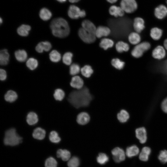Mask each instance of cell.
I'll list each match as a JSON object with an SVG mask.
<instances>
[{
  "label": "cell",
  "instance_id": "obj_54",
  "mask_svg": "<svg viewBox=\"0 0 167 167\" xmlns=\"http://www.w3.org/2000/svg\"></svg>",
  "mask_w": 167,
  "mask_h": 167
},
{
  "label": "cell",
  "instance_id": "obj_16",
  "mask_svg": "<svg viewBox=\"0 0 167 167\" xmlns=\"http://www.w3.org/2000/svg\"><path fill=\"white\" fill-rule=\"evenodd\" d=\"M90 120L89 115L86 112H82L79 113L77 117V122L81 125H85L87 124Z\"/></svg>",
  "mask_w": 167,
  "mask_h": 167
},
{
  "label": "cell",
  "instance_id": "obj_9",
  "mask_svg": "<svg viewBox=\"0 0 167 167\" xmlns=\"http://www.w3.org/2000/svg\"><path fill=\"white\" fill-rule=\"evenodd\" d=\"M136 137L141 143H145L147 139V132L144 127L136 129L135 131Z\"/></svg>",
  "mask_w": 167,
  "mask_h": 167
},
{
  "label": "cell",
  "instance_id": "obj_36",
  "mask_svg": "<svg viewBox=\"0 0 167 167\" xmlns=\"http://www.w3.org/2000/svg\"><path fill=\"white\" fill-rule=\"evenodd\" d=\"M26 65L27 67L31 70L36 69L38 65L37 60L33 58H30L26 62Z\"/></svg>",
  "mask_w": 167,
  "mask_h": 167
},
{
  "label": "cell",
  "instance_id": "obj_38",
  "mask_svg": "<svg viewBox=\"0 0 167 167\" xmlns=\"http://www.w3.org/2000/svg\"><path fill=\"white\" fill-rule=\"evenodd\" d=\"M49 138L50 141L54 143H58L61 140L58 133L55 131H52L50 132Z\"/></svg>",
  "mask_w": 167,
  "mask_h": 167
},
{
  "label": "cell",
  "instance_id": "obj_7",
  "mask_svg": "<svg viewBox=\"0 0 167 167\" xmlns=\"http://www.w3.org/2000/svg\"><path fill=\"white\" fill-rule=\"evenodd\" d=\"M112 154L113 155V159L116 162H120L125 160V152L122 149L119 147L114 148L112 151Z\"/></svg>",
  "mask_w": 167,
  "mask_h": 167
},
{
  "label": "cell",
  "instance_id": "obj_6",
  "mask_svg": "<svg viewBox=\"0 0 167 167\" xmlns=\"http://www.w3.org/2000/svg\"><path fill=\"white\" fill-rule=\"evenodd\" d=\"M78 35L80 39L87 43H92L96 39V37L95 34L89 32L82 28L79 29Z\"/></svg>",
  "mask_w": 167,
  "mask_h": 167
},
{
  "label": "cell",
  "instance_id": "obj_46",
  "mask_svg": "<svg viewBox=\"0 0 167 167\" xmlns=\"http://www.w3.org/2000/svg\"><path fill=\"white\" fill-rule=\"evenodd\" d=\"M161 108L165 113H167V97L162 102L161 104Z\"/></svg>",
  "mask_w": 167,
  "mask_h": 167
},
{
  "label": "cell",
  "instance_id": "obj_28",
  "mask_svg": "<svg viewBox=\"0 0 167 167\" xmlns=\"http://www.w3.org/2000/svg\"><path fill=\"white\" fill-rule=\"evenodd\" d=\"M38 121L37 114L34 112H30L27 115L26 121L29 125H32L36 124Z\"/></svg>",
  "mask_w": 167,
  "mask_h": 167
},
{
  "label": "cell",
  "instance_id": "obj_49",
  "mask_svg": "<svg viewBox=\"0 0 167 167\" xmlns=\"http://www.w3.org/2000/svg\"><path fill=\"white\" fill-rule=\"evenodd\" d=\"M164 47L167 50V38L165 39L164 42Z\"/></svg>",
  "mask_w": 167,
  "mask_h": 167
},
{
  "label": "cell",
  "instance_id": "obj_52",
  "mask_svg": "<svg viewBox=\"0 0 167 167\" xmlns=\"http://www.w3.org/2000/svg\"><path fill=\"white\" fill-rule=\"evenodd\" d=\"M58 2L61 3H63L65 2L66 0H56Z\"/></svg>",
  "mask_w": 167,
  "mask_h": 167
},
{
  "label": "cell",
  "instance_id": "obj_31",
  "mask_svg": "<svg viewBox=\"0 0 167 167\" xmlns=\"http://www.w3.org/2000/svg\"><path fill=\"white\" fill-rule=\"evenodd\" d=\"M113 41L112 40L108 38H105L101 40L99 45L104 49L107 50L113 47Z\"/></svg>",
  "mask_w": 167,
  "mask_h": 167
},
{
  "label": "cell",
  "instance_id": "obj_27",
  "mask_svg": "<svg viewBox=\"0 0 167 167\" xmlns=\"http://www.w3.org/2000/svg\"><path fill=\"white\" fill-rule=\"evenodd\" d=\"M15 55L16 60L21 62H24L27 58L26 52L23 49H19L16 51L15 52Z\"/></svg>",
  "mask_w": 167,
  "mask_h": 167
},
{
  "label": "cell",
  "instance_id": "obj_12",
  "mask_svg": "<svg viewBox=\"0 0 167 167\" xmlns=\"http://www.w3.org/2000/svg\"><path fill=\"white\" fill-rule=\"evenodd\" d=\"M84 84V81L80 77L75 75L72 78L70 84L72 87L79 89L83 88Z\"/></svg>",
  "mask_w": 167,
  "mask_h": 167
},
{
  "label": "cell",
  "instance_id": "obj_11",
  "mask_svg": "<svg viewBox=\"0 0 167 167\" xmlns=\"http://www.w3.org/2000/svg\"><path fill=\"white\" fill-rule=\"evenodd\" d=\"M154 15L159 19L164 18L167 15V8L162 5L159 6L155 10Z\"/></svg>",
  "mask_w": 167,
  "mask_h": 167
},
{
  "label": "cell",
  "instance_id": "obj_34",
  "mask_svg": "<svg viewBox=\"0 0 167 167\" xmlns=\"http://www.w3.org/2000/svg\"><path fill=\"white\" fill-rule=\"evenodd\" d=\"M80 71L82 75L86 78L89 77L93 73V70L89 65L84 66L81 69Z\"/></svg>",
  "mask_w": 167,
  "mask_h": 167
},
{
  "label": "cell",
  "instance_id": "obj_32",
  "mask_svg": "<svg viewBox=\"0 0 167 167\" xmlns=\"http://www.w3.org/2000/svg\"><path fill=\"white\" fill-rule=\"evenodd\" d=\"M117 118L120 122L124 123L126 122L129 119V115L126 110L122 109L117 114Z\"/></svg>",
  "mask_w": 167,
  "mask_h": 167
},
{
  "label": "cell",
  "instance_id": "obj_45",
  "mask_svg": "<svg viewBox=\"0 0 167 167\" xmlns=\"http://www.w3.org/2000/svg\"><path fill=\"white\" fill-rule=\"evenodd\" d=\"M159 160L163 163H167V150L161 151L158 156Z\"/></svg>",
  "mask_w": 167,
  "mask_h": 167
},
{
  "label": "cell",
  "instance_id": "obj_51",
  "mask_svg": "<svg viewBox=\"0 0 167 167\" xmlns=\"http://www.w3.org/2000/svg\"><path fill=\"white\" fill-rule=\"evenodd\" d=\"M71 3H75L78 2L80 0H68Z\"/></svg>",
  "mask_w": 167,
  "mask_h": 167
},
{
  "label": "cell",
  "instance_id": "obj_15",
  "mask_svg": "<svg viewBox=\"0 0 167 167\" xmlns=\"http://www.w3.org/2000/svg\"><path fill=\"white\" fill-rule=\"evenodd\" d=\"M52 45L49 41H45L39 43L36 47V51L39 53H42L44 51H49L51 48Z\"/></svg>",
  "mask_w": 167,
  "mask_h": 167
},
{
  "label": "cell",
  "instance_id": "obj_20",
  "mask_svg": "<svg viewBox=\"0 0 167 167\" xmlns=\"http://www.w3.org/2000/svg\"><path fill=\"white\" fill-rule=\"evenodd\" d=\"M163 34V31L160 28L157 27L152 28L150 32V36L154 40L157 41L161 37Z\"/></svg>",
  "mask_w": 167,
  "mask_h": 167
},
{
  "label": "cell",
  "instance_id": "obj_40",
  "mask_svg": "<svg viewBox=\"0 0 167 167\" xmlns=\"http://www.w3.org/2000/svg\"><path fill=\"white\" fill-rule=\"evenodd\" d=\"M72 54L70 52L65 53L62 57V61L64 63L67 65H70L72 62Z\"/></svg>",
  "mask_w": 167,
  "mask_h": 167
},
{
  "label": "cell",
  "instance_id": "obj_50",
  "mask_svg": "<svg viewBox=\"0 0 167 167\" xmlns=\"http://www.w3.org/2000/svg\"><path fill=\"white\" fill-rule=\"evenodd\" d=\"M108 2L113 3L116 2L118 0H106Z\"/></svg>",
  "mask_w": 167,
  "mask_h": 167
},
{
  "label": "cell",
  "instance_id": "obj_14",
  "mask_svg": "<svg viewBox=\"0 0 167 167\" xmlns=\"http://www.w3.org/2000/svg\"><path fill=\"white\" fill-rule=\"evenodd\" d=\"M133 27L136 32H141L145 28L144 21L143 19L140 17L135 18L133 23Z\"/></svg>",
  "mask_w": 167,
  "mask_h": 167
},
{
  "label": "cell",
  "instance_id": "obj_4",
  "mask_svg": "<svg viewBox=\"0 0 167 167\" xmlns=\"http://www.w3.org/2000/svg\"><path fill=\"white\" fill-rule=\"evenodd\" d=\"M150 47L151 45L149 42L147 41L143 42L136 45L134 48L131 52V55L136 58H140Z\"/></svg>",
  "mask_w": 167,
  "mask_h": 167
},
{
  "label": "cell",
  "instance_id": "obj_39",
  "mask_svg": "<svg viewBox=\"0 0 167 167\" xmlns=\"http://www.w3.org/2000/svg\"><path fill=\"white\" fill-rule=\"evenodd\" d=\"M65 92L62 89H57L55 90L54 96L55 99L59 101H62L64 97Z\"/></svg>",
  "mask_w": 167,
  "mask_h": 167
},
{
  "label": "cell",
  "instance_id": "obj_41",
  "mask_svg": "<svg viewBox=\"0 0 167 167\" xmlns=\"http://www.w3.org/2000/svg\"><path fill=\"white\" fill-rule=\"evenodd\" d=\"M96 160L97 162L99 164L104 165L109 161V158L105 154L101 153L99 154Z\"/></svg>",
  "mask_w": 167,
  "mask_h": 167
},
{
  "label": "cell",
  "instance_id": "obj_10",
  "mask_svg": "<svg viewBox=\"0 0 167 167\" xmlns=\"http://www.w3.org/2000/svg\"><path fill=\"white\" fill-rule=\"evenodd\" d=\"M81 10L78 6L74 5H72L69 7L68 14L69 16L72 19H76L80 17Z\"/></svg>",
  "mask_w": 167,
  "mask_h": 167
},
{
  "label": "cell",
  "instance_id": "obj_23",
  "mask_svg": "<svg viewBox=\"0 0 167 167\" xmlns=\"http://www.w3.org/2000/svg\"><path fill=\"white\" fill-rule=\"evenodd\" d=\"M151 151V149L149 147H143L139 155V159L142 161H147L148 160Z\"/></svg>",
  "mask_w": 167,
  "mask_h": 167
},
{
  "label": "cell",
  "instance_id": "obj_25",
  "mask_svg": "<svg viewBox=\"0 0 167 167\" xmlns=\"http://www.w3.org/2000/svg\"><path fill=\"white\" fill-rule=\"evenodd\" d=\"M139 152L138 147L135 145L126 148V155L129 157H132L137 155Z\"/></svg>",
  "mask_w": 167,
  "mask_h": 167
},
{
  "label": "cell",
  "instance_id": "obj_17",
  "mask_svg": "<svg viewBox=\"0 0 167 167\" xmlns=\"http://www.w3.org/2000/svg\"><path fill=\"white\" fill-rule=\"evenodd\" d=\"M82 28L87 31L95 34L96 28L95 25L88 20H85L82 23Z\"/></svg>",
  "mask_w": 167,
  "mask_h": 167
},
{
  "label": "cell",
  "instance_id": "obj_33",
  "mask_svg": "<svg viewBox=\"0 0 167 167\" xmlns=\"http://www.w3.org/2000/svg\"><path fill=\"white\" fill-rule=\"evenodd\" d=\"M52 15L51 12L47 8H43L40 11V17L43 20L47 21L49 20L51 18Z\"/></svg>",
  "mask_w": 167,
  "mask_h": 167
},
{
  "label": "cell",
  "instance_id": "obj_19",
  "mask_svg": "<svg viewBox=\"0 0 167 167\" xmlns=\"http://www.w3.org/2000/svg\"><path fill=\"white\" fill-rule=\"evenodd\" d=\"M9 54L6 49H4L0 52V64L2 66L6 65L9 60Z\"/></svg>",
  "mask_w": 167,
  "mask_h": 167
},
{
  "label": "cell",
  "instance_id": "obj_48",
  "mask_svg": "<svg viewBox=\"0 0 167 167\" xmlns=\"http://www.w3.org/2000/svg\"><path fill=\"white\" fill-rule=\"evenodd\" d=\"M86 15V12L84 10H81L80 14V17L83 18Z\"/></svg>",
  "mask_w": 167,
  "mask_h": 167
},
{
  "label": "cell",
  "instance_id": "obj_53",
  "mask_svg": "<svg viewBox=\"0 0 167 167\" xmlns=\"http://www.w3.org/2000/svg\"><path fill=\"white\" fill-rule=\"evenodd\" d=\"M0 22L1 24H2V20L1 18H0Z\"/></svg>",
  "mask_w": 167,
  "mask_h": 167
},
{
  "label": "cell",
  "instance_id": "obj_24",
  "mask_svg": "<svg viewBox=\"0 0 167 167\" xmlns=\"http://www.w3.org/2000/svg\"><path fill=\"white\" fill-rule=\"evenodd\" d=\"M128 39L129 42L133 45H137L139 44L141 38L140 35L137 32H133L130 34Z\"/></svg>",
  "mask_w": 167,
  "mask_h": 167
},
{
  "label": "cell",
  "instance_id": "obj_5",
  "mask_svg": "<svg viewBox=\"0 0 167 167\" xmlns=\"http://www.w3.org/2000/svg\"><path fill=\"white\" fill-rule=\"evenodd\" d=\"M120 6L124 12L128 13L134 12L137 8L135 0H122Z\"/></svg>",
  "mask_w": 167,
  "mask_h": 167
},
{
  "label": "cell",
  "instance_id": "obj_37",
  "mask_svg": "<svg viewBox=\"0 0 167 167\" xmlns=\"http://www.w3.org/2000/svg\"><path fill=\"white\" fill-rule=\"evenodd\" d=\"M111 63L113 67L118 70L122 69L124 67L125 64L124 62L118 58L113 59L111 61Z\"/></svg>",
  "mask_w": 167,
  "mask_h": 167
},
{
  "label": "cell",
  "instance_id": "obj_35",
  "mask_svg": "<svg viewBox=\"0 0 167 167\" xmlns=\"http://www.w3.org/2000/svg\"><path fill=\"white\" fill-rule=\"evenodd\" d=\"M49 57L50 60L54 62H59L61 58L60 53L56 50H53L49 54Z\"/></svg>",
  "mask_w": 167,
  "mask_h": 167
},
{
  "label": "cell",
  "instance_id": "obj_42",
  "mask_svg": "<svg viewBox=\"0 0 167 167\" xmlns=\"http://www.w3.org/2000/svg\"><path fill=\"white\" fill-rule=\"evenodd\" d=\"M79 165V159L76 156H73L70 159L67 163L68 167H78Z\"/></svg>",
  "mask_w": 167,
  "mask_h": 167
},
{
  "label": "cell",
  "instance_id": "obj_21",
  "mask_svg": "<svg viewBox=\"0 0 167 167\" xmlns=\"http://www.w3.org/2000/svg\"><path fill=\"white\" fill-rule=\"evenodd\" d=\"M46 132L44 129L41 127L35 128L32 133L33 137L38 140H42L45 137Z\"/></svg>",
  "mask_w": 167,
  "mask_h": 167
},
{
  "label": "cell",
  "instance_id": "obj_29",
  "mask_svg": "<svg viewBox=\"0 0 167 167\" xmlns=\"http://www.w3.org/2000/svg\"><path fill=\"white\" fill-rule=\"evenodd\" d=\"M116 49L119 53H122L123 52H127L129 49V45L123 41H119L116 44Z\"/></svg>",
  "mask_w": 167,
  "mask_h": 167
},
{
  "label": "cell",
  "instance_id": "obj_44",
  "mask_svg": "<svg viewBox=\"0 0 167 167\" xmlns=\"http://www.w3.org/2000/svg\"><path fill=\"white\" fill-rule=\"evenodd\" d=\"M57 162L53 157L48 158L45 161V167H57Z\"/></svg>",
  "mask_w": 167,
  "mask_h": 167
},
{
  "label": "cell",
  "instance_id": "obj_1",
  "mask_svg": "<svg viewBox=\"0 0 167 167\" xmlns=\"http://www.w3.org/2000/svg\"><path fill=\"white\" fill-rule=\"evenodd\" d=\"M92 98L88 89L84 87L71 92L68 96V100L74 107L79 108L88 106Z\"/></svg>",
  "mask_w": 167,
  "mask_h": 167
},
{
  "label": "cell",
  "instance_id": "obj_26",
  "mask_svg": "<svg viewBox=\"0 0 167 167\" xmlns=\"http://www.w3.org/2000/svg\"><path fill=\"white\" fill-rule=\"evenodd\" d=\"M31 29V27L28 25L22 24L17 29V32L19 35L25 36H27Z\"/></svg>",
  "mask_w": 167,
  "mask_h": 167
},
{
  "label": "cell",
  "instance_id": "obj_47",
  "mask_svg": "<svg viewBox=\"0 0 167 167\" xmlns=\"http://www.w3.org/2000/svg\"><path fill=\"white\" fill-rule=\"evenodd\" d=\"M7 77L6 71L4 69H1L0 70V79L2 81L5 80Z\"/></svg>",
  "mask_w": 167,
  "mask_h": 167
},
{
  "label": "cell",
  "instance_id": "obj_3",
  "mask_svg": "<svg viewBox=\"0 0 167 167\" xmlns=\"http://www.w3.org/2000/svg\"><path fill=\"white\" fill-rule=\"evenodd\" d=\"M22 139L17 133L15 129L11 128L5 132L4 143L6 145L15 146L21 143Z\"/></svg>",
  "mask_w": 167,
  "mask_h": 167
},
{
  "label": "cell",
  "instance_id": "obj_13",
  "mask_svg": "<svg viewBox=\"0 0 167 167\" xmlns=\"http://www.w3.org/2000/svg\"><path fill=\"white\" fill-rule=\"evenodd\" d=\"M111 32L110 29L105 26H99L96 29L95 33L96 37L100 38L108 36Z\"/></svg>",
  "mask_w": 167,
  "mask_h": 167
},
{
  "label": "cell",
  "instance_id": "obj_30",
  "mask_svg": "<svg viewBox=\"0 0 167 167\" xmlns=\"http://www.w3.org/2000/svg\"><path fill=\"white\" fill-rule=\"evenodd\" d=\"M18 95L14 91L10 90L8 91L4 96L5 100L8 102H12L16 100Z\"/></svg>",
  "mask_w": 167,
  "mask_h": 167
},
{
  "label": "cell",
  "instance_id": "obj_2",
  "mask_svg": "<svg viewBox=\"0 0 167 167\" xmlns=\"http://www.w3.org/2000/svg\"><path fill=\"white\" fill-rule=\"evenodd\" d=\"M50 26L52 34L56 37L64 38L69 34L70 30L68 23L62 18L54 19L51 22Z\"/></svg>",
  "mask_w": 167,
  "mask_h": 167
},
{
  "label": "cell",
  "instance_id": "obj_8",
  "mask_svg": "<svg viewBox=\"0 0 167 167\" xmlns=\"http://www.w3.org/2000/svg\"><path fill=\"white\" fill-rule=\"evenodd\" d=\"M166 54L165 48L161 45H158L155 48L152 52L153 57L158 60H161L164 58Z\"/></svg>",
  "mask_w": 167,
  "mask_h": 167
},
{
  "label": "cell",
  "instance_id": "obj_18",
  "mask_svg": "<svg viewBox=\"0 0 167 167\" xmlns=\"http://www.w3.org/2000/svg\"><path fill=\"white\" fill-rule=\"evenodd\" d=\"M109 14L116 17H122L124 15V11L121 7L113 5L109 9Z\"/></svg>",
  "mask_w": 167,
  "mask_h": 167
},
{
  "label": "cell",
  "instance_id": "obj_22",
  "mask_svg": "<svg viewBox=\"0 0 167 167\" xmlns=\"http://www.w3.org/2000/svg\"><path fill=\"white\" fill-rule=\"evenodd\" d=\"M57 156L58 158H61L63 161H66L70 159L71 154L66 149H59L57 151Z\"/></svg>",
  "mask_w": 167,
  "mask_h": 167
},
{
  "label": "cell",
  "instance_id": "obj_43",
  "mask_svg": "<svg viewBox=\"0 0 167 167\" xmlns=\"http://www.w3.org/2000/svg\"><path fill=\"white\" fill-rule=\"evenodd\" d=\"M79 66L77 64L73 63L70 67V73L71 75L75 76L80 71Z\"/></svg>",
  "mask_w": 167,
  "mask_h": 167
}]
</instances>
